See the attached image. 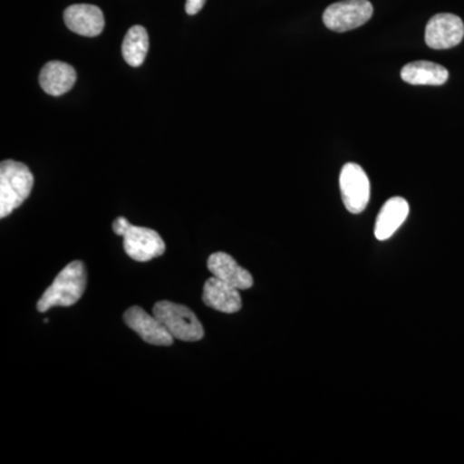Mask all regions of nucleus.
<instances>
[{
	"label": "nucleus",
	"mask_w": 464,
	"mask_h": 464,
	"mask_svg": "<svg viewBox=\"0 0 464 464\" xmlns=\"http://www.w3.org/2000/svg\"><path fill=\"white\" fill-rule=\"evenodd\" d=\"M87 286V271L83 262L74 261L66 266L56 279L43 293L36 304L39 313H47L52 307H70L84 295Z\"/></svg>",
	"instance_id": "f257e3e1"
},
{
	"label": "nucleus",
	"mask_w": 464,
	"mask_h": 464,
	"mask_svg": "<svg viewBox=\"0 0 464 464\" xmlns=\"http://www.w3.org/2000/svg\"><path fill=\"white\" fill-rule=\"evenodd\" d=\"M34 176L29 167L14 160L0 164V217L5 218L29 198Z\"/></svg>",
	"instance_id": "f03ea898"
},
{
	"label": "nucleus",
	"mask_w": 464,
	"mask_h": 464,
	"mask_svg": "<svg viewBox=\"0 0 464 464\" xmlns=\"http://www.w3.org/2000/svg\"><path fill=\"white\" fill-rule=\"evenodd\" d=\"M112 230L119 237H123L125 253L134 261L149 262L160 257L166 252V243L157 231L133 226L124 217L115 219Z\"/></svg>",
	"instance_id": "7ed1b4c3"
},
{
	"label": "nucleus",
	"mask_w": 464,
	"mask_h": 464,
	"mask_svg": "<svg viewBox=\"0 0 464 464\" xmlns=\"http://www.w3.org/2000/svg\"><path fill=\"white\" fill-rule=\"evenodd\" d=\"M152 314L174 338L185 342L203 340L204 328L190 308L169 301L158 302Z\"/></svg>",
	"instance_id": "20e7f679"
},
{
	"label": "nucleus",
	"mask_w": 464,
	"mask_h": 464,
	"mask_svg": "<svg viewBox=\"0 0 464 464\" xmlns=\"http://www.w3.org/2000/svg\"><path fill=\"white\" fill-rule=\"evenodd\" d=\"M373 16V5L368 0H342L329 5L323 21L333 32L344 33L364 25Z\"/></svg>",
	"instance_id": "39448f33"
},
{
	"label": "nucleus",
	"mask_w": 464,
	"mask_h": 464,
	"mask_svg": "<svg viewBox=\"0 0 464 464\" xmlns=\"http://www.w3.org/2000/svg\"><path fill=\"white\" fill-rule=\"evenodd\" d=\"M342 200L348 212L359 215L371 200V181L359 164L347 163L341 170Z\"/></svg>",
	"instance_id": "423d86ee"
},
{
	"label": "nucleus",
	"mask_w": 464,
	"mask_h": 464,
	"mask_svg": "<svg viewBox=\"0 0 464 464\" xmlns=\"http://www.w3.org/2000/svg\"><path fill=\"white\" fill-rule=\"evenodd\" d=\"M462 18L453 14H435L426 26V44L432 50H449L463 41Z\"/></svg>",
	"instance_id": "0eeeda50"
},
{
	"label": "nucleus",
	"mask_w": 464,
	"mask_h": 464,
	"mask_svg": "<svg viewBox=\"0 0 464 464\" xmlns=\"http://www.w3.org/2000/svg\"><path fill=\"white\" fill-rule=\"evenodd\" d=\"M124 322L128 328L136 332L143 341L154 346H172L174 337L167 331L157 317L150 315L143 308L133 306L124 314Z\"/></svg>",
	"instance_id": "6e6552de"
},
{
	"label": "nucleus",
	"mask_w": 464,
	"mask_h": 464,
	"mask_svg": "<svg viewBox=\"0 0 464 464\" xmlns=\"http://www.w3.org/2000/svg\"><path fill=\"white\" fill-rule=\"evenodd\" d=\"M66 26L78 35L93 36L100 35L105 27V17L102 11L96 5H74L65 9L63 14Z\"/></svg>",
	"instance_id": "1a4fd4ad"
},
{
	"label": "nucleus",
	"mask_w": 464,
	"mask_h": 464,
	"mask_svg": "<svg viewBox=\"0 0 464 464\" xmlns=\"http://www.w3.org/2000/svg\"><path fill=\"white\" fill-rule=\"evenodd\" d=\"M208 270L217 279L222 280V282L239 290L252 288L253 283H255L249 271L237 265V262L227 253H213L208 258Z\"/></svg>",
	"instance_id": "9d476101"
},
{
	"label": "nucleus",
	"mask_w": 464,
	"mask_h": 464,
	"mask_svg": "<svg viewBox=\"0 0 464 464\" xmlns=\"http://www.w3.org/2000/svg\"><path fill=\"white\" fill-rule=\"evenodd\" d=\"M203 302L206 306L224 314H235L241 310L240 290L212 276L204 284Z\"/></svg>",
	"instance_id": "9b49d317"
},
{
	"label": "nucleus",
	"mask_w": 464,
	"mask_h": 464,
	"mask_svg": "<svg viewBox=\"0 0 464 464\" xmlns=\"http://www.w3.org/2000/svg\"><path fill=\"white\" fill-rule=\"evenodd\" d=\"M76 82L74 67L61 61H51L43 67L39 75V83L45 93L61 96L67 93Z\"/></svg>",
	"instance_id": "f8f14e48"
},
{
	"label": "nucleus",
	"mask_w": 464,
	"mask_h": 464,
	"mask_svg": "<svg viewBox=\"0 0 464 464\" xmlns=\"http://www.w3.org/2000/svg\"><path fill=\"white\" fill-rule=\"evenodd\" d=\"M409 216V203L404 198H391L382 207L375 221L374 235L378 240L390 239Z\"/></svg>",
	"instance_id": "ddd939ff"
},
{
	"label": "nucleus",
	"mask_w": 464,
	"mask_h": 464,
	"mask_svg": "<svg viewBox=\"0 0 464 464\" xmlns=\"http://www.w3.org/2000/svg\"><path fill=\"white\" fill-rule=\"evenodd\" d=\"M401 78L411 85H442L447 83L449 72L430 61H415L402 67Z\"/></svg>",
	"instance_id": "4468645a"
},
{
	"label": "nucleus",
	"mask_w": 464,
	"mask_h": 464,
	"mask_svg": "<svg viewBox=\"0 0 464 464\" xmlns=\"http://www.w3.org/2000/svg\"><path fill=\"white\" fill-rule=\"evenodd\" d=\"M149 47V34L145 27L140 25L130 27L121 45L125 63L133 67L141 66L148 56Z\"/></svg>",
	"instance_id": "2eb2a0df"
},
{
	"label": "nucleus",
	"mask_w": 464,
	"mask_h": 464,
	"mask_svg": "<svg viewBox=\"0 0 464 464\" xmlns=\"http://www.w3.org/2000/svg\"><path fill=\"white\" fill-rule=\"evenodd\" d=\"M206 2L207 0H186V14H190V16L199 14Z\"/></svg>",
	"instance_id": "dca6fc26"
}]
</instances>
